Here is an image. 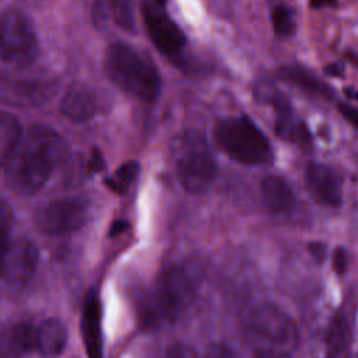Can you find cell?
<instances>
[{
    "label": "cell",
    "instance_id": "obj_24",
    "mask_svg": "<svg viewBox=\"0 0 358 358\" xmlns=\"http://www.w3.org/2000/svg\"><path fill=\"white\" fill-rule=\"evenodd\" d=\"M14 225V217L10 207L0 201V253L6 248V245L11 241V231Z\"/></svg>",
    "mask_w": 358,
    "mask_h": 358
},
{
    "label": "cell",
    "instance_id": "obj_15",
    "mask_svg": "<svg viewBox=\"0 0 358 358\" xmlns=\"http://www.w3.org/2000/svg\"><path fill=\"white\" fill-rule=\"evenodd\" d=\"M36 329L20 322L0 334V358H24L35 350Z\"/></svg>",
    "mask_w": 358,
    "mask_h": 358
},
{
    "label": "cell",
    "instance_id": "obj_6",
    "mask_svg": "<svg viewBox=\"0 0 358 358\" xmlns=\"http://www.w3.org/2000/svg\"><path fill=\"white\" fill-rule=\"evenodd\" d=\"M214 138L224 154L242 165H260L271 158L268 138L248 116L217 122Z\"/></svg>",
    "mask_w": 358,
    "mask_h": 358
},
{
    "label": "cell",
    "instance_id": "obj_3",
    "mask_svg": "<svg viewBox=\"0 0 358 358\" xmlns=\"http://www.w3.org/2000/svg\"><path fill=\"white\" fill-rule=\"evenodd\" d=\"M103 70L112 84L144 102H154L161 92V76L155 64L124 42L110 43L103 56Z\"/></svg>",
    "mask_w": 358,
    "mask_h": 358
},
{
    "label": "cell",
    "instance_id": "obj_14",
    "mask_svg": "<svg viewBox=\"0 0 358 358\" xmlns=\"http://www.w3.org/2000/svg\"><path fill=\"white\" fill-rule=\"evenodd\" d=\"M260 194L264 207L271 214H289L295 208V193L291 185L281 176H266L260 185Z\"/></svg>",
    "mask_w": 358,
    "mask_h": 358
},
{
    "label": "cell",
    "instance_id": "obj_20",
    "mask_svg": "<svg viewBox=\"0 0 358 358\" xmlns=\"http://www.w3.org/2000/svg\"><path fill=\"white\" fill-rule=\"evenodd\" d=\"M348 326L344 313L340 310L331 320L327 340H326V352L327 358H340L347 345Z\"/></svg>",
    "mask_w": 358,
    "mask_h": 358
},
{
    "label": "cell",
    "instance_id": "obj_5",
    "mask_svg": "<svg viewBox=\"0 0 358 358\" xmlns=\"http://www.w3.org/2000/svg\"><path fill=\"white\" fill-rule=\"evenodd\" d=\"M196 278L183 266L172 264L157 278L145 302V319L151 324L175 322L196 298Z\"/></svg>",
    "mask_w": 358,
    "mask_h": 358
},
{
    "label": "cell",
    "instance_id": "obj_27",
    "mask_svg": "<svg viewBox=\"0 0 358 358\" xmlns=\"http://www.w3.org/2000/svg\"><path fill=\"white\" fill-rule=\"evenodd\" d=\"M331 266H333V270L338 275H343L347 271V267H348V253H347V250L344 248L337 246L333 250V253H331Z\"/></svg>",
    "mask_w": 358,
    "mask_h": 358
},
{
    "label": "cell",
    "instance_id": "obj_23",
    "mask_svg": "<svg viewBox=\"0 0 358 358\" xmlns=\"http://www.w3.org/2000/svg\"><path fill=\"white\" fill-rule=\"evenodd\" d=\"M270 17H271L273 29L278 36L287 38L295 32L294 17L285 6H282V4L274 6L270 11Z\"/></svg>",
    "mask_w": 358,
    "mask_h": 358
},
{
    "label": "cell",
    "instance_id": "obj_11",
    "mask_svg": "<svg viewBox=\"0 0 358 358\" xmlns=\"http://www.w3.org/2000/svg\"><path fill=\"white\" fill-rule=\"evenodd\" d=\"M256 95L270 103L275 112V131L280 137L294 141L299 145L310 144V134L302 122H296L292 108L284 94L277 88L262 84L256 88Z\"/></svg>",
    "mask_w": 358,
    "mask_h": 358
},
{
    "label": "cell",
    "instance_id": "obj_26",
    "mask_svg": "<svg viewBox=\"0 0 358 358\" xmlns=\"http://www.w3.org/2000/svg\"><path fill=\"white\" fill-rule=\"evenodd\" d=\"M206 358H241L239 354L225 343H214L208 347Z\"/></svg>",
    "mask_w": 358,
    "mask_h": 358
},
{
    "label": "cell",
    "instance_id": "obj_19",
    "mask_svg": "<svg viewBox=\"0 0 358 358\" xmlns=\"http://www.w3.org/2000/svg\"><path fill=\"white\" fill-rule=\"evenodd\" d=\"M22 133L18 119L6 110H0V166H4L7 162Z\"/></svg>",
    "mask_w": 358,
    "mask_h": 358
},
{
    "label": "cell",
    "instance_id": "obj_12",
    "mask_svg": "<svg viewBox=\"0 0 358 358\" xmlns=\"http://www.w3.org/2000/svg\"><path fill=\"white\" fill-rule=\"evenodd\" d=\"M306 187L322 206L338 207L343 201V185L338 173L320 162H309L305 168Z\"/></svg>",
    "mask_w": 358,
    "mask_h": 358
},
{
    "label": "cell",
    "instance_id": "obj_17",
    "mask_svg": "<svg viewBox=\"0 0 358 358\" xmlns=\"http://www.w3.org/2000/svg\"><path fill=\"white\" fill-rule=\"evenodd\" d=\"M67 344V329L57 317H49L36 327L35 350L42 358H59Z\"/></svg>",
    "mask_w": 358,
    "mask_h": 358
},
{
    "label": "cell",
    "instance_id": "obj_22",
    "mask_svg": "<svg viewBox=\"0 0 358 358\" xmlns=\"http://www.w3.org/2000/svg\"><path fill=\"white\" fill-rule=\"evenodd\" d=\"M109 11L113 22L122 29L131 31L134 28V15L130 0H102Z\"/></svg>",
    "mask_w": 358,
    "mask_h": 358
},
{
    "label": "cell",
    "instance_id": "obj_28",
    "mask_svg": "<svg viewBox=\"0 0 358 358\" xmlns=\"http://www.w3.org/2000/svg\"><path fill=\"white\" fill-rule=\"evenodd\" d=\"M338 110H340L341 116L358 130V108L348 105V103H340Z\"/></svg>",
    "mask_w": 358,
    "mask_h": 358
},
{
    "label": "cell",
    "instance_id": "obj_25",
    "mask_svg": "<svg viewBox=\"0 0 358 358\" xmlns=\"http://www.w3.org/2000/svg\"><path fill=\"white\" fill-rule=\"evenodd\" d=\"M164 358H199V357L192 345L182 341H176V343H172L165 350Z\"/></svg>",
    "mask_w": 358,
    "mask_h": 358
},
{
    "label": "cell",
    "instance_id": "obj_1",
    "mask_svg": "<svg viewBox=\"0 0 358 358\" xmlns=\"http://www.w3.org/2000/svg\"><path fill=\"white\" fill-rule=\"evenodd\" d=\"M66 151V143L57 131L42 124L31 126L4 164L8 187L22 196L39 192L63 161Z\"/></svg>",
    "mask_w": 358,
    "mask_h": 358
},
{
    "label": "cell",
    "instance_id": "obj_4",
    "mask_svg": "<svg viewBox=\"0 0 358 358\" xmlns=\"http://www.w3.org/2000/svg\"><path fill=\"white\" fill-rule=\"evenodd\" d=\"M171 158L176 178L187 193H203L215 180L214 154L204 136L197 130H182L172 138Z\"/></svg>",
    "mask_w": 358,
    "mask_h": 358
},
{
    "label": "cell",
    "instance_id": "obj_18",
    "mask_svg": "<svg viewBox=\"0 0 358 358\" xmlns=\"http://www.w3.org/2000/svg\"><path fill=\"white\" fill-rule=\"evenodd\" d=\"M277 74L282 81L299 88L308 95L323 99H330L334 95L331 87H329L324 81L319 80V77H316L310 70L302 66L285 64L278 69Z\"/></svg>",
    "mask_w": 358,
    "mask_h": 358
},
{
    "label": "cell",
    "instance_id": "obj_21",
    "mask_svg": "<svg viewBox=\"0 0 358 358\" xmlns=\"http://www.w3.org/2000/svg\"><path fill=\"white\" fill-rule=\"evenodd\" d=\"M140 172V165L137 161H127L124 164H122L115 172L112 176L106 178L105 179V183L106 186L117 193V194H122L124 193L130 186L131 183L136 180L137 175Z\"/></svg>",
    "mask_w": 358,
    "mask_h": 358
},
{
    "label": "cell",
    "instance_id": "obj_10",
    "mask_svg": "<svg viewBox=\"0 0 358 358\" xmlns=\"http://www.w3.org/2000/svg\"><path fill=\"white\" fill-rule=\"evenodd\" d=\"M38 249L27 238L10 241L0 253V278L14 289H22L38 267Z\"/></svg>",
    "mask_w": 358,
    "mask_h": 358
},
{
    "label": "cell",
    "instance_id": "obj_30",
    "mask_svg": "<svg viewBox=\"0 0 358 358\" xmlns=\"http://www.w3.org/2000/svg\"><path fill=\"white\" fill-rule=\"evenodd\" d=\"M126 227H127V224H126L124 221H116V222L112 225V228H110V235H116V234L123 232V231L126 229Z\"/></svg>",
    "mask_w": 358,
    "mask_h": 358
},
{
    "label": "cell",
    "instance_id": "obj_29",
    "mask_svg": "<svg viewBox=\"0 0 358 358\" xmlns=\"http://www.w3.org/2000/svg\"><path fill=\"white\" fill-rule=\"evenodd\" d=\"M308 249L310 252V255L315 257L316 262L322 263L326 257V246L322 242H312L308 245Z\"/></svg>",
    "mask_w": 358,
    "mask_h": 358
},
{
    "label": "cell",
    "instance_id": "obj_13",
    "mask_svg": "<svg viewBox=\"0 0 358 358\" xmlns=\"http://www.w3.org/2000/svg\"><path fill=\"white\" fill-rule=\"evenodd\" d=\"M81 334L88 358H102V331H101V305L95 291L85 296L81 312Z\"/></svg>",
    "mask_w": 358,
    "mask_h": 358
},
{
    "label": "cell",
    "instance_id": "obj_8",
    "mask_svg": "<svg viewBox=\"0 0 358 358\" xmlns=\"http://www.w3.org/2000/svg\"><path fill=\"white\" fill-rule=\"evenodd\" d=\"M168 0H141L140 10L148 38L166 57L176 59L186 45V36L166 8Z\"/></svg>",
    "mask_w": 358,
    "mask_h": 358
},
{
    "label": "cell",
    "instance_id": "obj_9",
    "mask_svg": "<svg viewBox=\"0 0 358 358\" xmlns=\"http://www.w3.org/2000/svg\"><path fill=\"white\" fill-rule=\"evenodd\" d=\"M88 203L81 197H60L43 204L35 215L38 228L48 235H66L84 227Z\"/></svg>",
    "mask_w": 358,
    "mask_h": 358
},
{
    "label": "cell",
    "instance_id": "obj_2",
    "mask_svg": "<svg viewBox=\"0 0 358 358\" xmlns=\"http://www.w3.org/2000/svg\"><path fill=\"white\" fill-rule=\"evenodd\" d=\"M242 334L253 358H289L299 343L294 319L270 302L253 305L245 313Z\"/></svg>",
    "mask_w": 358,
    "mask_h": 358
},
{
    "label": "cell",
    "instance_id": "obj_7",
    "mask_svg": "<svg viewBox=\"0 0 358 358\" xmlns=\"http://www.w3.org/2000/svg\"><path fill=\"white\" fill-rule=\"evenodd\" d=\"M38 36L32 21L18 10L0 14V60L13 69L29 67L38 56Z\"/></svg>",
    "mask_w": 358,
    "mask_h": 358
},
{
    "label": "cell",
    "instance_id": "obj_16",
    "mask_svg": "<svg viewBox=\"0 0 358 358\" xmlns=\"http://www.w3.org/2000/svg\"><path fill=\"white\" fill-rule=\"evenodd\" d=\"M60 110L64 117L74 123L90 120L96 110L94 94L81 84L71 85L60 101Z\"/></svg>",
    "mask_w": 358,
    "mask_h": 358
}]
</instances>
